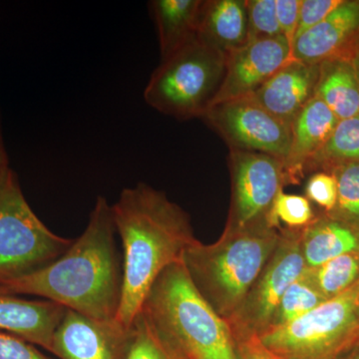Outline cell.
Wrapping results in <instances>:
<instances>
[{
	"mask_svg": "<svg viewBox=\"0 0 359 359\" xmlns=\"http://www.w3.org/2000/svg\"><path fill=\"white\" fill-rule=\"evenodd\" d=\"M116 235L112 205L100 196L83 233L62 256L28 275L0 283V290L56 302L93 320H116L123 276Z\"/></svg>",
	"mask_w": 359,
	"mask_h": 359,
	"instance_id": "6da1fadb",
	"label": "cell"
},
{
	"mask_svg": "<svg viewBox=\"0 0 359 359\" xmlns=\"http://www.w3.org/2000/svg\"><path fill=\"white\" fill-rule=\"evenodd\" d=\"M306 198L316 203L327 214L334 212L337 203V184L334 175L318 172L311 175L306 186Z\"/></svg>",
	"mask_w": 359,
	"mask_h": 359,
	"instance_id": "83f0119b",
	"label": "cell"
},
{
	"mask_svg": "<svg viewBox=\"0 0 359 359\" xmlns=\"http://www.w3.org/2000/svg\"><path fill=\"white\" fill-rule=\"evenodd\" d=\"M316 218L311 202L306 197L290 195L283 191L276 196L268 218L271 228L280 230V224L290 230H304Z\"/></svg>",
	"mask_w": 359,
	"mask_h": 359,
	"instance_id": "484cf974",
	"label": "cell"
},
{
	"mask_svg": "<svg viewBox=\"0 0 359 359\" xmlns=\"http://www.w3.org/2000/svg\"><path fill=\"white\" fill-rule=\"evenodd\" d=\"M351 162H359V115L339 120L325 145L309 163L306 172L320 168L328 172Z\"/></svg>",
	"mask_w": 359,
	"mask_h": 359,
	"instance_id": "44dd1931",
	"label": "cell"
},
{
	"mask_svg": "<svg viewBox=\"0 0 359 359\" xmlns=\"http://www.w3.org/2000/svg\"><path fill=\"white\" fill-rule=\"evenodd\" d=\"M280 238V231L268 224L224 229L214 244L193 243L182 262L205 301L228 320L261 275Z\"/></svg>",
	"mask_w": 359,
	"mask_h": 359,
	"instance_id": "3957f363",
	"label": "cell"
},
{
	"mask_svg": "<svg viewBox=\"0 0 359 359\" xmlns=\"http://www.w3.org/2000/svg\"><path fill=\"white\" fill-rule=\"evenodd\" d=\"M0 359H51L36 346L16 337L0 332Z\"/></svg>",
	"mask_w": 359,
	"mask_h": 359,
	"instance_id": "f546056e",
	"label": "cell"
},
{
	"mask_svg": "<svg viewBox=\"0 0 359 359\" xmlns=\"http://www.w3.org/2000/svg\"><path fill=\"white\" fill-rule=\"evenodd\" d=\"M229 159L231 195L226 229L241 230L268 224L276 196L287 185L283 161L241 150H231Z\"/></svg>",
	"mask_w": 359,
	"mask_h": 359,
	"instance_id": "9c48e42d",
	"label": "cell"
},
{
	"mask_svg": "<svg viewBox=\"0 0 359 359\" xmlns=\"http://www.w3.org/2000/svg\"><path fill=\"white\" fill-rule=\"evenodd\" d=\"M285 36L256 40L226 55L223 84L214 104L252 96L280 68L292 60Z\"/></svg>",
	"mask_w": 359,
	"mask_h": 359,
	"instance_id": "7c38bea8",
	"label": "cell"
},
{
	"mask_svg": "<svg viewBox=\"0 0 359 359\" xmlns=\"http://www.w3.org/2000/svg\"><path fill=\"white\" fill-rule=\"evenodd\" d=\"M249 42L283 36L278 18L276 0H245Z\"/></svg>",
	"mask_w": 359,
	"mask_h": 359,
	"instance_id": "4316f807",
	"label": "cell"
},
{
	"mask_svg": "<svg viewBox=\"0 0 359 359\" xmlns=\"http://www.w3.org/2000/svg\"><path fill=\"white\" fill-rule=\"evenodd\" d=\"M337 359H359V340L340 354Z\"/></svg>",
	"mask_w": 359,
	"mask_h": 359,
	"instance_id": "836d02e7",
	"label": "cell"
},
{
	"mask_svg": "<svg viewBox=\"0 0 359 359\" xmlns=\"http://www.w3.org/2000/svg\"><path fill=\"white\" fill-rule=\"evenodd\" d=\"M230 150L262 153L285 162L292 144V127L264 109L252 97L212 105L203 117Z\"/></svg>",
	"mask_w": 359,
	"mask_h": 359,
	"instance_id": "30bf717a",
	"label": "cell"
},
{
	"mask_svg": "<svg viewBox=\"0 0 359 359\" xmlns=\"http://www.w3.org/2000/svg\"><path fill=\"white\" fill-rule=\"evenodd\" d=\"M140 313L188 359H238L228 321L200 294L183 262L161 273Z\"/></svg>",
	"mask_w": 359,
	"mask_h": 359,
	"instance_id": "277c9868",
	"label": "cell"
},
{
	"mask_svg": "<svg viewBox=\"0 0 359 359\" xmlns=\"http://www.w3.org/2000/svg\"><path fill=\"white\" fill-rule=\"evenodd\" d=\"M112 212L123 249L122 294L116 320L132 327L161 273L182 262L197 238L188 214L145 183L124 189Z\"/></svg>",
	"mask_w": 359,
	"mask_h": 359,
	"instance_id": "7a4b0ae2",
	"label": "cell"
},
{
	"mask_svg": "<svg viewBox=\"0 0 359 359\" xmlns=\"http://www.w3.org/2000/svg\"><path fill=\"white\" fill-rule=\"evenodd\" d=\"M133 337V327L66 309L54 332L51 353L59 359H127Z\"/></svg>",
	"mask_w": 359,
	"mask_h": 359,
	"instance_id": "8fae6325",
	"label": "cell"
},
{
	"mask_svg": "<svg viewBox=\"0 0 359 359\" xmlns=\"http://www.w3.org/2000/svg\"><path fill=\"white\" fill-rule=\"evenodd\" d=\"M75 238L56 235L35 215L11 170L0 191V283L55 261Z\"/></svg>",
	"mask_w": 359,
	"mask_h": 359,
	"instance_id": "52a82bcc",
	"label": "cell"
},
{
	"mask_svg": "<svg viewBox=\"0 0 359 359\" xmlns=\"http://www.w3.org/2000/svg\"><path fill=\"white\" fill-rule=\"evenodd\" d=\"M339 121L318 97L306 104L292 126L290 154L283 162L287 184L299 183L309 163L325 145Z\"/></svg>",
	"mask_w": 359,
	"mask_h": 359,
	"instance_id": "2e32d148",
	"label": "cell"
},
{
	"mask_svg": "<svg viewBox=\"0 0 359 359\" xmlns=\"http://www.w3.org/2000/svg\"><path fill=\"white\" fill-rule=\"evenodd\" d=\"M202 0H154L149 4L162 60L197 39Z\"/></svg>",
	"mask_w": 359,
	"mask_h": 359,
	"instance_id": "d6986e66",
	"label": "cell"
},
{
	"mask_svg": "<svg viewBox=\"0 0 359 359\" xmlns=\"http://www.w3.org/2000/svg\"><path fill=\"white\" fill-rule=\"evenodd\" d=\"M306 275L327 301L339 297L359 283V252H348L316 268L306 269Z\"/></svg>",
	"mask_w": 359,
	"mask_h": 359,
	"instance_id": "7402d4cb",
	"label": "cell"
},
{
	"mask_svg": "<svg viewBox=\"0 0 359 359\" xmlns=\"http://www.w3.org/2000/svg\"><path fill=\"white\" fill-rule=\"evenodd\" d=\"M318 79V65L292 59L250 97L292 127L299 113L313 98Z\"/></svg>",
	"mask_w": 359,
	"mask_h": 359,
	"instance_id": "5bb4252c",
	"label": "cell"
},
{
	"mask_svg": "<svg viewBox=\"0 0 359 359\" xmlns=\"http://www.w3.org/2000/svg\"><path fill=\"white\" fill-rule=\"evenodd\" d=\"M65 311L56 302L32 301L0 290V332L16 335L49 353Z\"/></svg>",
	"mask_w": 359,
	"mask_h": 359,
	"instance_id": "9a60e30c",
	"label": "cell"
},
{
	"mask_svg": "<svg viewBox=\"0 0 359 359\" xmlns=\"http://www.w3.org/2000/svg\"><path fill=\"white\" fill-rule=\"evenodd\" d=\"M235 340L238 359H278L262 346L257 337Z\"/></svg>",
	"mask_w": 359,
	"mask_h": 359,
	"instance_id": "1f68e13d",
	"label": "cell"
},
{
	"mask_svg": "<svg viewBox=\"0 0 359 359\" xmlns=\"http://www.w3.org/2000/svg\"><path fill=\"white\" fill-rule=\"evenodd\" d=\"M278 359H337L359 340V283L313 311L257 337Z\"/></svg>",
	"mask_w": 359,
	"mask_h": 359,
	"instance_id": "8992f818",
	"label": "cell"
},
{
	"mask_svg": "<svg viewBox=\"0 0 359 359\" xmlns=\"http://www.w3.org/2000/svg\"><path fill=\"white\" fill-rule=\"evenodd\" d=\"M197 39L228 55L249 43L245 0H209L201 6Z\"/></svg>",
	"mask_w": 359,
	"mask_h": 359,
	"instance_id": "e0dca14e",
	"label": "cell"
},
{
	"mask_svg": "<svg viewBox=\"0 0 359 359\" xmlns=\"http://www.w3.org/2000/svg\"><path fill=\"white\" fill-rule=\"evenodd\" d=\"M226 63V54L196 39L162 60L144 99L153 109L176 119L203 118L218 96Z\"/></svg>",
	"mask_w": 359,
	"mask_h": 359,
	"instance_id": "5b68a950",
	"label": "cell"
},
{
	"mask_svg": "<svg viewBox=\"0 0 359 359\" xmlns=\"http://www.w3.org/2000/svg\"><path fill=\"white\" fill-rule=\"evenodd\" d=\"M359 44V0H344L320 25L292 44V58L320 65L335 58H351Z\"/></svg>",
	"mask_w": 359,
	"mask_h": 359,
	"instance_id": "4fadbf2b",
	"label": "cell"
},
{
	"mask_svg": "<svg viewBox=\"0 0 359 359\" xmlns=\"http://www.w3.org/2000/svg\"><path fill=\"white\" fill-rule=\"evenodd\" d=\"M302 0H276V18L283 36L290 45L294 43L295 32L299 23Z\"/></svg>",
	"mask_w": 359,
	"mask_h": 359,
	"instance_id": "4dcf8cb0",
	"label": "cell"
},
{
	"mask_svg": "<svg viewBox=\"0 0 359 359\" xmlns=\"http://www.w3.org/2000/svg\"><path fill=\"white\" fill-rule=\"evenodd\" d=\"M342 1L344 0H302L294 42L302 34L320 25Z\"/></svg>",
	"mask_w": 359,
	"mask_h": 359,
	"instance_id": "f1b7e54d",
	"label": "cell"
},
{
	"mask_svg": "<svg viewBox=\"0 0 359 359\" xmlns=\"http://www.w3.org/2000/svg\"><path fill=\"white\" fill-rule=\"evenodd\" d=\"M337 184V203L330 215L359 226V162L346 163L328 171Z\"/></svg>",
	"mask_w": 359,
	"mask_h": 359,
	"instance_id": "d4e9b609",
	"label": "cell"
},
{
	"mask_svg": "<svg viewBox=\"0 0 359 359\" xmlns=\"http://www.w3.org/2000/svg\"><path fill=\"white\" fill-rule=\"evenodd\" d=\"M327 301L309 280L306 271L285 290L269 328L287 325Z\"/></svg>",
	"mask_w": 359,
	"mask_h": 359,
	"instance_id": "603a6c76",
	"label": "cell"
},
{
	"mask_svg": "<svg viewBox=\"0 0 359 359\" xmlns=\"http://www.w3.org/2000/svg\"><path fill=\"white\" fill-rule=\"evenodd\" d=\"M349 60H351V65L353 66L354 71H355L356 77H358L359 83V44L355 47V48H354Z\"/></svg>",
	"mask_w": 359,
	"mask_h": 359,
	"instance_id": "e575fe53",
	"label": "cell"
},
{
	"mask_svg": "<svg viewBox=\"0 0 359 359\" xmlns=\"http://www.w3.org/2000/svg\"><path fill=\"white\" fill-rule=\"evenodd\" d=\"M314 96L321 99L339 120L359 115V83L349 59H330L318 65Z\"/></svg>",
	"mask_w": 359,
	"mask_h": 359,
	"instance_id": "ffe728a7",
	"label": "cell"
},
{
	"mask_svg": "<svg viewBox=\"0 0 359 359\" xmlns=\"http://www.w3.org/2000/svg\"><path fill=\"white\" fill-rule=\"evenodd\" d=\"M11 171V169L8 165L6 146H4L1 130H0V191H1L4 184H6L7 177H8Z\"/></svg>",
	"mask_w": 359,
	"mask_h": 359,
	"instance_id": "d6a6232c",
	"label": "cell"
},
{
	"mask_svg": "<svg viewBox=\"0 0 359 359\" xmlns=\"http://www.w3.org/2000/svg\"><path fill=\"white\" fill-rule=\"evenodd\" d=\"M301 245L306 269H314L342 255L359 252V226L330 214L316 217L302 230Z\"/></svg>",
	"mask_w": 359,
	"mask_h": 359,
	"instance_id": "ac0fdd59",
	"label": "cell"
},
{
	"mask_svg": "<svg viewBox=\"0 0 359 359\" xmlns=\"http://www.w3.org/2000/svg\"><path fill=\"white\" fill-rule=\"evenodd\" d=\"M275 252L244 301L229 318L235 339L259 337L271 325L280 299L306 271L301 245L302 230L280 229Z\"/></svg>",
	"mask_w": 359,
	"mask_h": 359,
	"instance_id": "ba28073f",
	"label": "cell"
},
{
	"mask_svg": "<svg viewBox=\"0 0 359 359\" xmlns=\"http://www.w3.org/2000/svg\"><path fill=\"white\" fill-rule=\"evenodd\" d=\"M134 337L127 359H188L139 313L133 323Z\"/></svg>",
	"mask_w": 359,
	"mask_h": 359,
	"instance_id": "cb8c5ba5",
	"label": "cell"
}]
</instances>
